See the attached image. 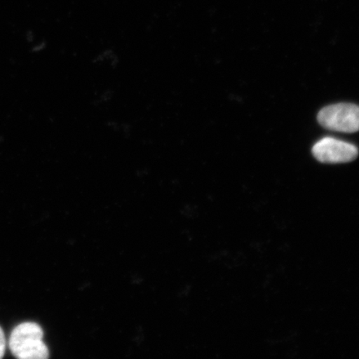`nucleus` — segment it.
Instances as JSON below:
<instances>
[{
    "label": "nucleus",
    "instance_id": "1",
    "mask_svg": "<svg viewBox=\"0 0 359 359\" xmlns=\"http://www.w3.org/2000/svg\"><path fill=\"white\" fill-rule=\"evenodd\" d=\"M43 338V331L38 324L22 323L12 331L8 345L13 355L18 358L45 359L49 353Z\"/></svg>",
    "mask_w": 359,
    "mask_h": 359
},
{
    "label": "nucleus",
    "instance_id": "2",
    "mask_svg": "<svg viewBox=\"0 0 359 359\" xmlns=\"http://www.w3.org/2000/svg\"><path fill=\"white\" fill-rule=\"evenodd\" d=\"M318 123L330 131L353 133L359 131V107L338 103L325 107L318 114Z\"/></svg>",
    "mask_w": 359,
    "mask_h": 359
},
{
    "label": "nucleus",
    "instance_id": "3",
    "mask_svg": "<svg viewBox=\"0 0 359 359\" xmlns=\"http://www.w3.org/2000/svg\"><path fill=\"white\" fill-rule=\"evenodd\" d=\"M312 151L318 161L327 164L350 163L358 156L355 146L333 137L321 139L314 144Z\"/></svg>",
    "mask_w": 359,
    "mask_h": 359
},
{
    "label": "nucleus",
    "instance_id": "4",
    "mask_svg": "<svg viewBox=\"0 0 359 359\" xmlns=\"http://www.w3.org/2000/svg\"><path fill=\"white\" fill-rule=\"evenodd\" d=\"M6 339L4 335L2 327H0V358H2L6 353Z\"/></svg>",
    "mask_w": 359,
    "mask_h": 359
}]
</instances>
